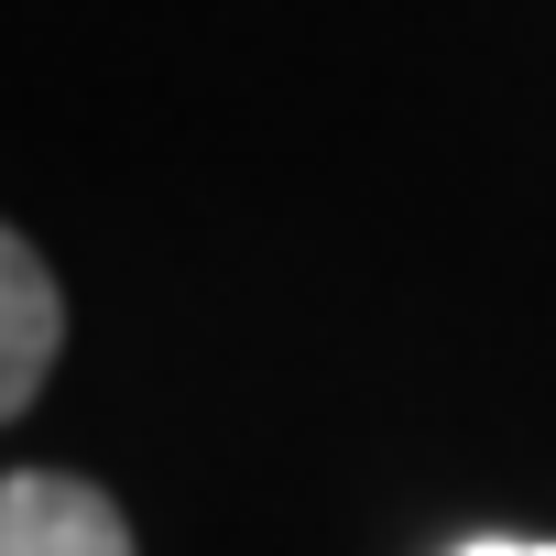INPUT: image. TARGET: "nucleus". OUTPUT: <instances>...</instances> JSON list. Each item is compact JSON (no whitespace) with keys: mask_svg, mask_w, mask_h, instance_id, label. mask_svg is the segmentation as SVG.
Masks as SVG:
<instances>
[{"mask_svg":"<svg viewBox=\"0 0 556 556\" xmlns=\"http://www.w3.org/2000/svg\"><path fill=\"white\" fill-rule=\"evenodd\" d=\"M0 556H131V523L77 469H12L0 480Z\"/></svg>","mask_w":556,"mask_h":556,"instance_id":"1","label":"nucleus"},{"mask_svg":"<svg viewBox=\"0 0 556 556\" xmlns=\"http://www.w3.org/2000/svg\"><path fill=\"white\" fill-rule=\"evenodd\" d=\"M55 350H66V295H55L45 251L12 229V240H0V415H23L45 393Z\"/></svg>","mask_w":556,"mask_h":556,"instance_id":"2","label":"nucleus"},{"mask_svg":"<svg viewBox=\"0 0 556 556\" xmlns=\"http://www.w3.org/2000/svg\"><path fill=\"white\" fill-rule=\"evenodd\" d=\"M458 556H556L545 534H480V545H458Z\"/></svg>","mask_w":556,"mask_h":556,"instance_id":"3","label":"nucleus"}]
</instances>
